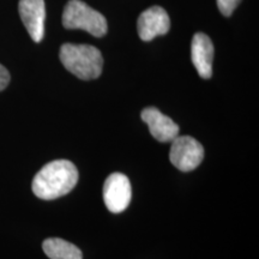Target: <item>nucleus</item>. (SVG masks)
Returning <instances> with one entry per match:
<instances>
[{"instance_id":"nucleus-1","label":"nucleus","mask_w":259,"mask_h":259,"mask_svg":"<svg viewBox=\"0 0 259 259\" xmlns=\"http://www.w3.org/2000/svg\"><path fill=\"white\" fill-rule=\"evenodd\" d=\"M78 183V170L71 161L56 160L47 163L32 180V192L44 200L57 199L71 192Z\"/></svg>"},{"instance_id":"nucleus-2","label":"nucleus","mask_w":259,"mask_h":259,"mask_svg":"<svg viewBox=\"0 0 259 259\" xmlns=\"http://www.w3.org/2000/svg\"><path fill=\"white\" fill-rule=\"evenodd\" d=\"M59 57L65 69L79 79H96L102 73L101 52L90 45L65 44L60 48Z\"/></svg>"},{"instance_id":"nucleus-3","label":"nucleus","mask_w":259,"mask_h":259,"mask_svg":"<svg viewBox=\"0 0 259 259\" xmlns=\"http://www.w3.org/2000/svg\"><path fill=\"white\" fill-rule=\"evenodd\" d=\"M63 25L66 29H80L95 37L105 36L108 25L105 16L82 0H70L63 12Z\"/></svg>"},{"instance_id":"nucleus-4","label":"nucleus","mask_w":259,"mask_h":259,"mask_svg":"<svg viewBox=\"0 0 259 259\" xmlns=\"http://www.w3.org/2000/svg\"><path fill=\"white\" fill-rule=\"evenodd\" d=\"M170 162L181 171H191L199 166L204 158V148L191 136H178L171 141Z\"/></svg>"},{"instance_id":"nucleus-5","label":"nucleus","mask_w":259,"mask_h":259,"mask_svg":"<svg viewBox=\"0 0 259 259\" xmlns=\"http://www.w3.org/2000/svg\"><path fill=\"white\" fill-rule=\"evenodd\" d=\"M131 198V183L125 174L113 173L107 178L103 185V200L109 211L122 212L127 209Z\"/></svg>"},{"instance_id":"nucleus-6","label":"nucleus","mask_w":259,"mask_h":259,"mask_svg":"<svg viewBox=\"0 0 259 259\" xmlns=\"http://www.w3.org/2000/svg\"><path fill=\"white\" fill-rule=\"evenodd\" d=\"M169 28V16L161 6L149 8L138 17L137 30L139 37L143 41H151L156 36L167 34Z\"/></svg>"},{"instance_id":"nucleus-7","label":"nucleus","mask_w":259,"mask_h":259,"mask_svg":"<svg viewBox=\"0 0 259 259\" xmlns=\"http://www.w3.org/2000/svg\"><path fill=\"white\" fill-rule=\"evenodd\" d=\"M18 11L32 41L41 42L45 35L46 18L45 0H19Z\"/></svg>"},{"instance_id":"nucleus-8","label":"nucleus","mask_w":259,"mask_h":259,"mask_svg":"<svg viewBox=\"0 0 259 259\" xmlns=\"http://www.w3.org/2000/svg\"><path fill=\"white\" fill-rule=\"evenodd\" d=\"M142 120L148 125L149 131L158 142H171L179 136V126L169 116L164 115L155 107H148L142 112Z\"/></svg>"},{"instance_id":"nucleus-9","label":"nucleus","mask_w":259,"mask_h":259,"mask_svg":"<svg viewBox=\"0 0 259 259\" xmlns=\"http://www.w3.org/2000/svg\"><path fill=\"white\" fill-rule=\"evenodd\" d=\"M191 59L202 78L209 79L212 76L213 45L208 35L194 34L191 44Z\"/></svg>"},{"instance_id":"nucleus-10","label":"nucleus","mask_w":259,"mask_h":259,"mask_svg":"<svg viewBox=\"0 0 259 259\" xmlns=\"http://www.w3.org/2000/svg\"><path fill=\"white\" fill-rule=\"evenodd\" d=\"M44 252L51 259H82V252L77 246L59 238L46 239L42 244Z\"/></svg>"},{"instance_id":"nucleus-11","label":"nucleus","mask_w":259,"mask_h":259,"mask_svg":"<svg viewBox=\"0 0 259 259\" xmlns=\"http://www.w3.org/2000/svg\"><path fill=\"white\" fill-rule=\"evenodd\" d=\"M241 0H218V6L223 16H231Z\"/></svg>"},{"instance_id":"nucleus-12","label":"nucleus","mask_w":259,"mask_h":259,"mask_svg":"<svg viewBox=\"0 0 259 259\" xmlns=\"http://www.w3.org/2000/svg\"><path fill=\"white\" fill-rule=\"evenodd\" d=\"M10 83V73L9 71L0 64V92H3Z\"/></svg>"}]
</instances>
